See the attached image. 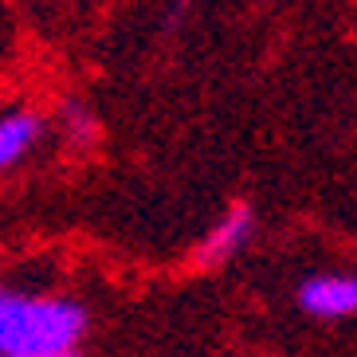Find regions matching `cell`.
Here are the masks:
<instances>
[{"label": "cell", "mask_w": 357, "mask_h": 357, "mask_svg": "<svg viewBox=\"0 0 357 357\" xmlns=\"http://www.w3.org/2000/svg\"><path fill=\"white\" fill-rule=\"evenodd\" d=\"M83 330L86 314L71 298L0 287V357L71 354Z\"/></svg>", "instance_id": "6da1fadb"}, {"label": "cell", "mask_w": 357, "mask_h": 357, "mask_svg": "<svg viewBox=\"0 0 357 357\" xmlns=\"http://www.w3.org/2000/svg\"><path fill=\"white\" fill-rule=\"evenodd\" d=\"M298 306L314 318L357 314V275H314L298 287Z\"/></svg>", "instance_id": "7a4b0ae2"}, {"label": "cell", "mask_w": 357, "mask_h": 357, "mask_svg": "<svg viewBox=\"0 0 357 357\" xmlns=\"http://www.w3.org/2000/svg\"><path fill=\"white\" fill-rule=\"evenodd\" d=\"M252 231H255L252 208H243V204H231V208L224 212L220 220L212 224L208 236L200 240L197 263H200V267H220V263H228L231 255L243 248V243L252 240Z\"/></svg>", "instance_id": "3957f363"}, {"label": "cell", "mask_w": 357, "mask_h": 357, "mask_svg": "<svg viewBox=\"0 0 357 357\" xmlns=\"http://www.w3.org/2000/svg\"><path fill=\"white\" fill-rule=\"evenodd\" d=\"M36 137H40V118L36 114L12 110V114L0 118V173L16 165V161L36 146Z\"/></svg>", "instance_id": "277c9868"}, {"label": "cell", "mask_w": 357, "mask_h": 357, "mask_svg": "<svg viewBox=\"0 0 357 357\" xmlns=\"http://www.w3.org/2000/svg\"><path fill=\"white\" fill-rule=\"evenodd\" d=\"M67 130H71V137L75 142H91V137H95V122H91V118H86V110L83 106H67Z\"/></svg>", "instance_id": "5b68a950"}, {"label": "cell", "mask_w": 357, "mask_h": 357, "mask_svg": "<svg viewBox=\"0 0 357 357\" xmlns=\"http://www.w3.org/2000/svg\"><path fill=\"white\" fill-rule=\"evenodd\" d=\"M47 357H75V354H47Z\"/></svg>", "instance_id": "8992f818"}]
</instances>
